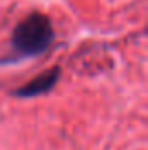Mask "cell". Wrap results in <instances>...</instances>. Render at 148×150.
I'll use <instances>...</instances> for the list:
<instances>
[{"label":"cell","mask_w":148,"mask_h":150,"mask_svg":"<svg viewBox=\"0 0 148 150\" xmlns=\"http://www.w3.org/2000/svg\"><path fill=\"white\" fill-rule=\"evenodd\" d=\"M54 40V28L49 16L32 12L21 19L11 37V47L18 58H35L44 54Z\"/></svg>","instance_id":"1"},{"label":"cell","mask_w":148,"mask_h":150,"mask_svg":"<svg viewBox=\"0 0 148 150\" xmlns=\"http://www.w3.org/2000/svg\"><path fill=\"white\" fill-rule=\"evenodd\" d=\"M59 75H61V68L59 67H52L49 70H45L44 74H40L38 77L32 79L26 86H21L14 91V96H19V98H33V96H40V94H45L49 93L56 82L59 80Z\"/></svg>","instance_id":"2"}]
</instances>
